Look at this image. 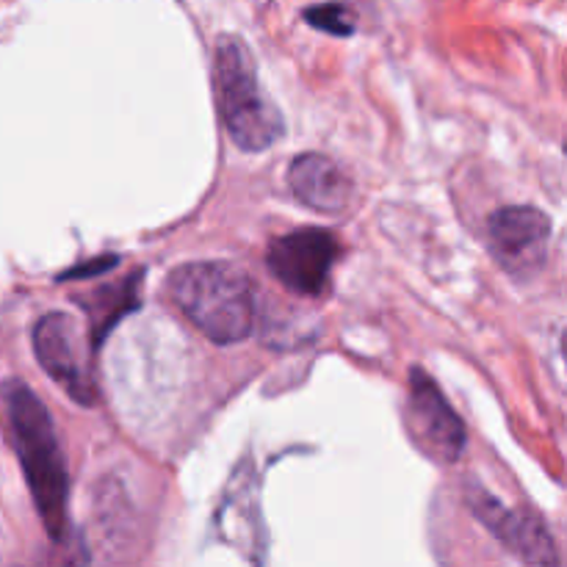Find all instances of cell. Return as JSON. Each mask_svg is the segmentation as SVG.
Masks as SVG:
<instances>
[{"instance_id":"obj_3","label":"cell","mask_w":567,"mask_h":567,"mask_svg":"<svg viewBox=\"0 0 567 567\" xmlns=\"http://www.w3.org/2000/svg\"><path fill=\"white\" fill-rule=\"evenodd\" d=\"M216 100L233 142L247 153L269 150L282 136V114L260 92L258 70L247 42L238 37H221L214 59Z\"/></svg>"},{"instance_id":"obj_6","label":"cell","mask_w":567,"mask_h":567,"mask_svg":"<svg viewBox=\"0 0 567 567\" xmlns=\"http://www.w3.org/2000/svg\"><path fill=\"white\" fill-rule=\"evenodd\" d=\"M551 219L532 205H509L487 221V247L507 275L529 280L546 266Z\"/></svg>"},{"instance_id":"obj_1","label":"cell","mask_w":567,"mask_h":567,"mask_svg":"<svg viewBox=\"0 0 567 567\" xmlns=\"http://www.w3.org/2000/svg\"><path fill=\"white\" fill-rule=\"evenodd\" d=\"M3 402L11 424V437H14L31 496L37 502L39 518L55 543L66 540V532H70V509H66L70 507V476H66L64 452L59 446L48 408L20 380L6 382Z\"/></svg>"},{"instance_id":"obj_9","label":"cell","mask_w":567,"mask_h":567,"mask_svg":"<svg viewBox=\"0 0 567 567\" xmlns=\"http://www.w3.org/2000/svg\"><path fill=\"white\" fill-rule=\"evenodd\" d=\"M288 186L293 197L319 214H338L352 199V181L332 158L321 153H305L288 169Z\"/></svg>"},{"instance_id":"obj_2","label":"cell","mask_w":567,"mask_h":567,"mask_svg":"<svg viewBox=\"0 0 567 567\" xmlns=\"http://www.w3.org/2000/svg\"><path fill=\"white\" fill-rule=\"evenodd\" d=\"M169 293L208 341L238 343L255 327V288L233 264H183L169 275Z\"/></svg>"},{"instance_id":"obj_10","label":"cell","mask_w":567,"mask_h":567,"mask_svg":"<svg viewBox=\"0 0 567 567\" xmlns=\"http://www.w3.org/2000/svg\"><path fill=\"white\" fill-rule=\"evenodd\" d=\"M81 305L83 310H89V319H92V347L100 349L111 327L138 305V277H127V280L116 282V286L97 288L89 297V302Z\"/></svg>"},{"instance_id":"obj_5","label":"cell","mask_w":567,"mask_h":567,"mask_svg":"<svg viewBox=\"0 0 567 567\" xmlns=\"http://www.w3.org/2000/svg\"><path fill=\"white\" fill-rule=\"evenodd\" d=\"M341 258V244L336 233L324 227H299L288 236L275 238L266 252L269 271L299 297H321L330 286L336 260Z\"/></svg>"},{"instance_id":"obj_7","label":"cell","mask_w":567,"mask_h":567,"mask_svg":"<svg viewBox=\"0 0 567 567\" xmlns=\"http://www.w3.org/2000/svg\"><path fill=\"white\" fill-rule=\"evenodd\" d=\"M408 426L415 446L435 463H457L465 449V426L437 382L415 365L410 371Z\"/></svg>"},{"instance_id":"obj_11","label":"cell","mask_w":567,"mask_h":567,"mask_svg":"<svg viewBox=\"0 0 567 567\" xmlns=\"http://www.w3.org/2000/svg\"><path fill=\"white\" fill-rule=\"evenodd\" d=\"M305 20L313 28L327 33H336V37H349L354 31V17L352 11L343 3H321L313 9L305 11Z\"/></svg>"},{"instance_id":"obj_4","label":"cell","mask_w":567,"mask_h":567,"mask_svg":"<svg viewBox=\"0 0 567 567\" xmlns=\"http://www.w3.org/2000/svg\"><path fill=\"white\" fill-rule=\"evenodd\" d=\"M33 352L50 380L59 382L78 404L92 408L97 402V382H94L92 354L86 352V336L72 316H42L33 327Z\"/></svg>"},{"instance_id":"obj_12","label":"cell","mask_w":567,"mask_h":567,"mask_svg":"<svg viewBox=\"0 0 567 567\" xmlns=\"http://www.w3.org/2000/svg\"><path fill=\"white\" fill-rule=\"evenodd\" d=\"M114 264H116V258L114 255H109V260H97V264H92V266H78V269L66 271V275H61V280H70V277H92V275H97V271L111 269Z\"/></svg>"},{"instance_id":"obj_13","label":"cell","mask_w":567,"mask_h":567,"mask_svg":"<svg viewBox=\"0 0 567 567\" xmlns=\"http://www.w3.org/2000/svg\"><path fill=\"white\" fill-rule=\"evenodd\" d=\"M563 352H565V360H567V332H565V338H563Z\"/></svg>"},{"instance_id":"obj_8","label":"cell","mask_w":567,"mask_h":567,"mask_svg":"<svg viewBox=\"0 0 567 567\" xmlns=\"http://www.w3.org/2000/svg\"><path fill=\"white\" fill-rule=\"evenodd\" d=\"M468 507L482 520L487 532L507 548L509 554L526 565H557L559 554L551 535L535 513L526 509H507L496 502L487 491L471 485L465 491Z\"/></svg>"}]
</instances>
